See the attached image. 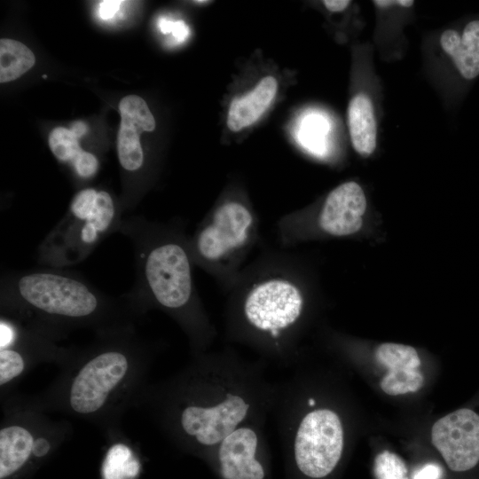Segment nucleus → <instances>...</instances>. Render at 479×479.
<instances>
[{"instance_id":"obj_29","label":"nucleus","mask_w":479,"mask_h":479,"mask_svg":"<svg viewBox=\"0 0 479 479\" xmlns=\"http://www.w3.org/2000/svg\"><path fill=\"white\" fill-rule=\"evenodd\" d=\"M50 448V443L45 438H38L34 441L33 454L42 457L49 452Z\"/></svg>"},{"instance_id":"obj_14","label":"nucleus","mask_w":479,"mask_h":479,"mask_svg":"<svg viewBox=\"0 0 479 479\" xmlns=\"http://www.w3.org/2000/svg\"><path fill=\"white\" fill-rule=\"evenodd\" d=\"M277 90V80L269 75L246 95L234 98L228 111V128L236 132L255 123L273 101Z\"/></svg>"},{"instance_id":"obj_11","label":"nucleus","mask_w":479,"mask_h":479,"mask_svg":"<svg viewBox=\"0 0 479 479\" xmlns=\"http://www.w3.org/2000/svg\"><path fill=\"white\" fill-rule=\"evenodd\" d=\"M366 204L361 186L354 181L345 182L327 195L318 216V225L332 236L356 233L362 227Z\"/></svg>"},{"instance_id":"obj_21","label":"nucleus","mask_w":479,"mask_h":479,"mask_svg":"<svg viewBox=\"0 0 479 479\" xmlns=\"http://www.w3.org/2000/svg\"><path fill=\"white\" fill-rule=\"evenodd\" d=\"M138 464L126 448H114L107 455L103 475L105 479H130L137 475Z\"/></svg>"},{"instance_id":"obj_3","label":"nucleus","mask_w":479,"mask_h":479,"mask_svg":"<svg viewBox=\"0 0 479 479\" xmlns=\"http://www.w3.org/2000/svg\"><path fill=\"white\" fill-rule=\"evenodd\" d=\"M309 389L301 375L278 382L271 412L291 479L326 478L339 465L345 448L341 414Z\"/></svg>"},{"instance_id":"obj_32","label":"nucleus","mask_w":479,"mask_h":479,"mask_svg":"<svg viewBox=\"0 0 479 479\" xmlns=\"http://www.w3.org/2000/svg\"><path fill=\"white\" fill-rule=\"evenodd\" d=\"M193 3L195 4L204 5V4H208L211 3V2L210 1H205V0H197V1H193Z\"/></svg>"},{"instance_id":"obj_7","label":"nucleus","mask_w":479,"mask_h":479,"mask_svg":"<svg viewBox=\"0 0 479 479\" xmlns=\"http://www.w3.org/2000/svg\"><path fill=\"white\" fill-rule=\"evenodd\" d=\"M256 217L244 203L228 200L206 216L188 239L193 263L216 272L232 265L253 242Z\"/></svg>"},{"instance_id":"obj_16","label":"nucleus","mask_w":479,"mask_h":479,"mask_svg":"<svg viewBox=\"0 0 479 479\" xmlns=\"http://www.w3.org/2000/svg\"><path fill=\"white\" fill-rule=\"evenodd\" d=\"M49 145L55 157L67 163L80 178L90 179L96 175L98 169L97 157L81 148L79 138L70 130L63 127L52 130Z\"/></svg>"},{"instance_id":"obj_2","label":"nucleus","mask_w":479,"mask_h":479,"mask_svg":"<svg viewBox=\"0 0 479 479\" xmlns=\"http://www.w3.org/2000/svg\"><path fill=\"white\" fill-rule=\"evenodd\" d=\"M119 232L133 246L136 279L127 294L132 304L169 313L188 334L196 355L204 353L216 332L197 295L188 238L178 226L143 216L123 218Z\"/></svg>"},{"instance_id":"obj_20","label":"nucleus","mask_w":479,"mask_h":479,"mask_svg":"<svg viewBox=\"0 0 479 479\" xmlns=\"http://www.w3.org/2000/svg\"><path fill=\"white\" fill-rule=\"evenodd\" d=\"M424 384L419 369L399 368L389 370L381 381V389L389 396H398L418 391Z\"/></svg>"},{"instance_id":"obj_24","label":"nucleus","mask_w":479,"mask_h":479,"mask_svg":"<svg viewBox=\"0 0 479 479\" xmlns=\"http://www.w3.org/2000/svg\"><path fill=\"white\" fill-rule=\"evenodd\" d=\"M441 467L435 463H428L419 468L413 475V479H439Z\"/></svg>"},{"instance_id":"obj_27","label":"nucleus","mask_w":479,"mask_h":479,"mask_svg":"<svg viewBox=\"0 0 479 479\" xmlns=\"http://www.w3.org/2000/svg\"><path fill=\"white\" fill-rule=\"evenodd\" d=\"M325 7L334 12L344 11L350 4L349 0H325L323 1Z\"/></svg>"},{"instance_id":"obj_1","label":"nucleus","mask_w":479,"mask_h":479,"mask_svg":"<svg viewBox=\"0 0 479 479\" xmlns=\"http://www.w3.org/2000/svg\"><path fill=\"white\" fill-rule=\"evenodd\" d=\"M266 362L248 361L232 349L197 355L166 388L163 422L185 448L204 458L240 427L266 421L277 383Z\"/></svg>"},{"instance_id":"obj_18","label":"nucleus","mask_w":479,"mask_h":479,"mask_svg":"<svg viewBox=\"0 0 479 479\" xmlns=\"http://www.w3.org/2000/svg\"><path fill=\"white\" fill-rule=\"evenodd\" d=\"M35 60L33 52L25 44L12 39H1L0 82L19 78L34 66Z\"/></svg>"},{"instance_id":"obj_31","label":"nucleus","mask_w":479,"mask_h":479,"mask_svg":"<svg viewBox=\"0 0 479 479\" xmlns=\"http://www.w3.org/2000/svg\"><path fill=\"white\" fill-rule=\"evenodd\" d=\"M174 26V21L170 20L167 18L161 17L159 20V28L161 33L163 34H169L172 32V28Z\"/></svg>"},{"instance_id":"obj_13","label":"nucleus","mask_w":479,"mask_h":479,"mask_svg":"<svg viewBox=\"0 0 479 479\" xmlns=\"http://www.w3.org/2000/svg\"><path fill=\"white\" fill-rule=\"evenodd\" d=\"M440 45L462 80L471 82L479 75V18L468 20L461 30H444Z\"/></svg>"},{"instance_id":"obj_8","label":"nucleus","mask_w":479,"mask_h":479,"mask_svg":"<svg viewBox=\"0 0 479 479\" xmlns=\"http://www.w3.org/2000/svg\"><path fill=\"white\" fill-rule=\"evenodd\" d=\"M265 423L240 427L203 458L218 479H271Z\"/></svg>"},{"instance_id":"obj_25","label":"nucleus","mask_w":479,"mask_h":479,"mask_svg":"<svg viewBox=\"0 0 479 479\" xmlns=\"http://www.w3.org/2000/svg\"><path fill=\"white\" fill-rule=\"evenodd\" d=\"M122 1L105 0L100 2L98 13L102 20H109L118 12Z\"/></svg>"},{"instance_id":"obj_30","label":"nucleus","mask_w":479,"mask_h":479,"mask_svg":"<svg viewBox=\"0 0 479 479\" xmlns=\"http://www.w3.org/2000/svg\"><path fill=\"white\" fill-rule=\"evenodd\" d=\"M70 130L76 137L80 138L82 136L87 133L88 126L83 122L76 121L71 125Z\"/></svg>"},{"instance_id":"obj_17","label":"nucleus","mask_w":479,"mask_h":479,"mask_svg":"<svg viewBox=\"0 0 479 479\" xmlns=\"http://www.w3.org/2000/svg\"><path fill=\"white\" fill-rule=\"evenodd\" d=\"M34 439L23 427L12 425L0 431V478L17 472L33 452Z\"/></svg>"},{"instance_id":"obj_22","label":"nucleus","mask_w":479,"mask_h":479,"mask_svg":"<svg viewBox=\"0 0 479 479\" xmlns=\"http://www.w3.org/2000/svg\"><path fill=\"white\" fill-rule=\"evenodd\" d=\"M376 479H409L404 460L396 453L383 451L374 460Z\"/></svg>"},{"instance_id":"obj_23","label":"nucleus","mask_w":479,"mask_h":479,"mask_svg":"<svg viewBox=\"0 0 479 479\" xmlns=\"http://www.w3.org/2000/svg\"><path fill=\"white\" fill-rule=\"evenodd\" d=\"M25 362L18 351L4 348L0 350V384L4 385L15 377L19 376L24 370Z\"/></svg>"},{"instance_id":"obj_12","label":"nucleus","mask_w":479,"mask_h":479,"mask_svg":"<svg viewBox=\"0 0 479 479\" xmlns=\"http://www.w3.org/2000/svg\"><path fill=\"white\" fill-rule=\"evenodd\" d=\"M119 110L122 119L117 138L119 161L126 172L137 173L145 163L139 134L153 131L155 121L145 101L136 95L124 97Z\"/></svg>"},{"instance_id":"obj_10","label":"nucleus","mask_w":479,"mask_h":479,"mask_svg":"<svg viewBox=\"0 0 479 479\" xmlns=\"http://www.w3.org/2000/svg\"><path fill=\"white\" fill-rule=\"evenodd\" d=\"M431 441L452 470L471 469L479 461V415L464 408L444 416L433 425Z\"/></svg>"},{"instance_id":"obj_28","label":"nucleus","mask_w":479,"mask_h":479,"mask_svg":"<svg viewBox=\"0 0 479 479\" xmlns=\"http://www.w3.org/2000/svg\"><path fill=\"white\" fill-rule=\"evenodd\" d=\"M373 4L376 6L381 7V8H387V7L396 6V5L408 8V7L412 6L414 2L412 0H397V1L375 0L373 1Z\"/></svg>"},{"instance_id":"obj_19","label":"nucleus","mask_w":479,"mask_h":479,"mask_svg":"<svg viewBox=\"0 0 479 479\" xmlns=\"http://www.w3.org/2000/svg\"><path fill=\"white\" fill-rule=\"evenodd\" d=\"M375 357L388 370L399 368L418 369L420 365V358L416 349L404 344L382 343L376 349Z\"/></svg>"},{"instance_id":"obj_15","label":"nucleus","mask_w":479,"mask_h":479,"mask_svg":"<svg viewBox=\"0 0 479 479\" xmlns=\"http://www.w3.org/2000/svg\"><path fill=\"white\" fill-rule=\"evenodd\" d=\"M348 125L353 148L360 155H371L376 147L377 127L373 106L365 93L354 96L348 107Z\"/></svg>"},{"instance_id":"obj_9","label":"nucleus","mask_w":479,"mask_h":479,"mask_svg":"<svg viewBox=\"0 0 479 479\" xmlns=\"http://www.w3.org/2000/svg\"><path fill=\"white\" fill-rule=\"evenodd\" d=\"M129 366V358L121 349H107L92 357L79 370L71 384V408L80 414L98 412L124 379Z\"/></svg>"},{"instance_id":"obj_26","label":"nucleus","mask_w":479,"mask_h":479,"mask_svg":"<svg viewBox=\"0 0 479 479\" xmlns=\"http://www.w3.org/2000/svg\"><path fill=\"white\" fill-rule=\"evenodd\" d=\"M172 35L176 43H183L189 36L190 30L188 26L183 20L174 21Z\"/></svg>"},{"instance_id":"obj_5","label":"nucleus","mask_w":479,"mask_h":479,"mask_svg":"<svg viewBox=\"0 0 479 479\" xmlns=\"http://www.w3.org/2000/svg\"><path fill=\"white\" fill-rule=\"evenodd\" d=\"M0 290L4 306L67 323L97 320L127 300H115L82 276L52 267L4 273Z\"/></svg>"},{"instance_id":"obj_4","label":"nucleus","mask_w":479,"mask_h":479,"mask_svg":"<svg viewBox=\"0 0 479 479\" xmlns=\"http://www.w3.org/2000/svg\"><path fill=\"white\" fill-rule=\"evenodd\" d=\"M305 314L304 294L288 274H269L232 299L225 334L231 342L255 349L263 361L289 367Z\"/></svg>"},{"instance_id":"obj_6","label":"nucleus","mask_w":479,"mask_h":479,"mask_svg":"<svg viewBox=\"0 0 479 479\" xmlns=\"http://www.w3.org/2000/svg\"><path fill=\"white\" fill-rule=\"evenodd\" d=\"M123 208L103 190L85 188L38 246V263L64 269L84 261L113 232H119Z\"/></svg>"}]
</instances>
